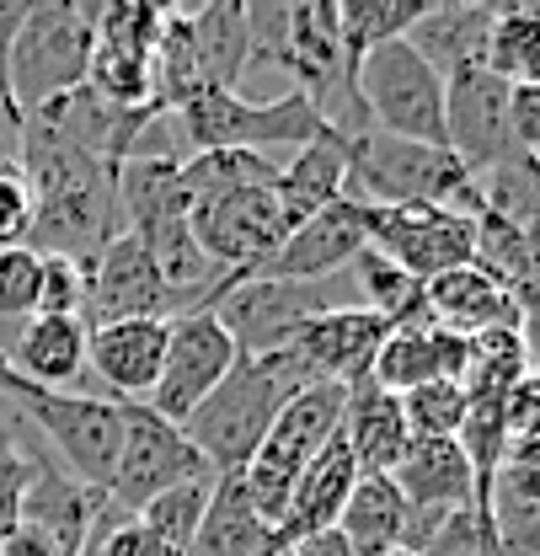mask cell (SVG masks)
Listing matches in <instances>:
<instances>
[{"label":"cell","mask_w":540,"mask_h":556,"mask_svg":"<svg viewBox=\"0 0 540 556\" xmlns=\"http://www.w3.org/2000/svg\"><path fill=\"white\" fill-rule=\"evenodd\" d=\"M27 396H33V386H27V380L11 369V358L0 353V402H5V407H22Z\"/></svg>","instance_id":"obj_47"},{"label":"cell","mask_w":540,"mask_h":556,"mask_svg":"<svg viewBox=\"0 0 540 556\" xmlns=\"http://www.w3.org/2000/svg\"><path fill=\"white\" fill-rule=\"evenodd\" d=\"M353 283H359V300L353 305H364V311H375L380 321H391V327H412V321H428V305H423V283L417 278H406L397 263H386L380 252H359L353 257Z\"/></svg>","instance_id":"obj_31"},{"label":"cell","mask_w":540,"mask_h":556,"mask_svg":"<svg viewBox=\"0 0 540 556\" xmlns=\"http://www.w3.org/2000/svg\"><path fill=\"white\" fill-rule=\"evenodd\" d=\"M177 305L166 294V283L155 274L150 252L139 236L108 241L91 263H86V327H108V321H172Z\"/></svg>","instance_id":"obj_15"},{"label":"cell","mask_w":540,"mask_h":556,"mask_svg":"<svg viewBox=\"0 0 540 556\" xmlns=\"http://www.w3.org/2000/svg\"><path fill=\"white\" fill-rule=\"evenodd\" d=\"M38 274H43V257L33 247L0 252V321L22 327L38 316Z\"/></svg>","instance_id":"obj_39"},{"label":"cell","mask_w":540,"mask_h":556,"mask_svg":"<svg viewBox=\"0 0 540 556\" xmlns=\"http://www.w3.org/2000/svg\"><path fill=\"white\" fill-rule=\"evenodd\" d=\"M91 556H161V546L139 530L129 514H118L113 525H102V546H91Z\"/></svg>","instance_id":"obj_43"},{"label":"cell","mask_w":540,"mask_h":556,"mask_svg":"<svg viewBox=\"0 0 540 556\" xmlns=\"http://www.w3.org/2000/svg\"><path fill=\"white\" fill-rule=\"evenodd\" d=\"M386 338H391V321H380L375 311L332 305V311L311 316L289 338V348H294V358L305 364V375L316 386H359V380H369L375 353H380Z\"/></svg>","instance_id":"obj_17"},{"label":"cell","mask_w":540,"mask_h":556,"mask_svg":"<svg viewBox=\"0 0 540 556\" xmlns=\"http://www.w3.org/2000/svg\"><path fill=\"white\" fill-rule=\"evenodd\" d=\"M193 33V60H199L203 91H241L247 65H252V38H247V5L214 0L183 11Z\"/></svg>","instance_id":"obj_27"},{"label":"cell","mask_w":540,"mask_h":556,"mask_svg":"<svg viewBox=\"0 0 540 556\" xmlns=\"http://www.w3.org/2000/svg\"><path fill=\"white\" fill-rule=\"evenodd\" d=\"M0 556H5V552H0Z\"/></svg>","instance_id":"obj_51"},{"label":"cell","mask_w":540,"mask_h":556,"mask_svg":"<svg viewBox=\"0 0 540 556\" xmlns=\"http://www.w3.org/2000/svg\"><path fill=\"white\" fill-rule=\"evenodd\" d=\"M27 11H33V0H0V91H5V54H11L16 27H22Z\"/></svg>","instance_id":"obj_46"},{"label":"cell","mask_w":540,"mask_h":556,"mask_svg":"<svg viewBox=\"0 0 540 556\" xmlns=\"http://www.w3.org/2000/svg\"><path fill=\"white\" fill-rule=\"evenodd\" d=\"M27 236H33V193H27V177H22V166H0V252L27 247Z\"/></svg>","instance_id":"obj_41"},{"label":"cell","mask_w":540,"mask_h":556,"mask_svg":"<svg viewBox=\"0 0 540 556\" xmlns=\"http://www.w3.org/2000/svg\"><path fill=\"white\" fill-rule=\"evenodd\" d=\"M16 413L54 444L70 482L108 497V482L118 471V450H124V402L80 396V391H33Z\"/></svg>","instance_id":"obj_8"},{"label":"cell","mask_w":540,"mask_h":556,"mask_svg":"<svg viewBox=\"0 0 540 556\" xmlns=\"http://www.w3.org/2000/svg\"><path fill=\"white\" fill-rule=\"evenodd\" d=\"M353 97H359L369 129L412 139V144H444V75L406 38L375 43L353 65Z\"/></svg>","instance_id":"obj_7"},{"label":"cell","mask_w":540,"mask_h":556,"mask_svg":"<svg viewBox=\"0 0 540 556\" xmlns=\"http://www.w3.org/2000/svg\"><path fill=\"white\" fill-rule=\"evenodd\" d=\"M364 247H369V236H364V204L359 199H338L332 208H322L305 225H294L278 241V252L252 278H268V283H322V278L348 274Z\"/></svg>","instance_id":"obj_16"},{"label":"cell","mask_w":540,"mask_h":556,"mask_svg":"<svg viewBox=\"0 0 540 556\" xmlns=\"http://www.w3.org/2000/svg\"><path fill=\"white\" fill-rule=\"evenodd\" d=\"M172 321H108L86 327V369L108 386V402H150L166 358Z\"/></svg>","instance_id":"obj_18"},{"label":"cell","mask_w":540,"mask_h":556,"mask_svg":"<svg viewBox=\"0 0 540 556\" xmlns=\"http://www.w3.org/2000/svg\"><path fill=\"white\" fill-rule=\"evenodd\" d=\"M406 519H412V508H406L402 486L391 477H364L359 471V482L348 492V508L338 519V535L353 556H391L402 552Z\"/></svg>","instance_id":"obj_28"},{"label":"cell","mask_w":540,"mask_h":556,"mask_svg":"<svg viewBox=\"0 0 540 556\" xmlns=\"http://www.w3.org/2000/svg\"><path fill=\"white\" fill-rule=\"evenodd\" d=\"M209 497H214V477H199V482H183L161 497H150L135 514V525L161 546V556H183L199 535L203 514H209Z\"/></svg>","instance_id":"obj_32"},{"label":"cell","mask_w":540,"mask_h":556,"mask_svg":"<svg viewBox=\"0 0 540 556\" xmlns=\"http://www.w3.org/2000/svg\"><path fill=\"white\" fill-rule=\"evenodd\" d=\"M273 199L284 208L289 230L305 225L311 214L332 208L338 199H348V139L327 129V135H316L311 144H300V150L278 166Z\"/></svg>","instance_id":"obj_23"},{"label":"cell","mask_w":540,"mask_h":556,"mask_svg":"<svg viewBox=\"0 0 540 556\" xmlns=\"http://www.w3.org/2000/svg\"><path fill=\"white\" fill-rule=\"evenodd\" d=\"M263 556H294V552H284V546H268V552H263Z\"/></svg>","instance_id":"obj_49"},{"label":"cell","mask_w":540,"mask_h":556,"mask_svg":"<svg viewBox=\"0 0 540 556\" xmlns=\"http://www.w3.org/2000/svg\"><path fill=\"white\" fill-rule=\"evenodd\" d=\"M406 508H476V477L455 439H412L402 466L391 471Z\"/></svg>","instance_id":"obj_25"},{"label":"cell","mask_w":540,"mask_h":556,"mask_svg":"<svg viewBox=\"0 0 540 556\" xmlns=\"http://www.w3.org/2000/svg\"><path fill=\"white\" fill-rule=\"evenodd\" d=\"M241 348L230 343V332L219 327L214 311H183L166 327V358H161V380L150 391V413L166 422H183L199 402L219 391V380L236 369Z\"/></svg>","instance_id":"obj_11"},{"label":"cell","mask_w":540,"mask_h":556,"mask_svg":"<svg viewBox=\"0 0 540 556\" xmlns=\"http://www.w3.org/2000/svg\"><path fill=\"white\" fill-rule=\"evenodd\" d=\"M273 177H278L273 155H258V150H199L183 161V188L193 204L241 193V188H268Z\"/></svg>","instance_id":"obj_34"},{"label":"cell","mask_w":540,"mask_h":556,"mask_svg":"<svg viewBox=\"0 0 540 556\" xmlns=\"http://www.w3.org/2000/svg\"><path fill=\"white\" fill-rule=\"evenodd\" d=\"M466 358H472V338H455L434 321H412V327H391V338L375 353V369L369 380L391 396H406L417 386H434V380H466Z\"/></svg>","instance_id":"obj_19"},{"label":"cell","mask_w":540,"mask_h":556,"mask_svg":"<svg viewBox=\"0 0 540 556\" xmlns=\"http://www.w3.org/2000/svg\"><path fill=\"white\" fill-rule=\"evenodd\" d=\"M472 188H476V214L487 208V214H498V219H508L519 230H530L540 219V161L525 155V150L503 155L487 172H476Z\"/></svg>","instance_id":"obj_30"},{"label":"cell","mask_w":540,"mask_h":556,"mask_svg":"<svg viewBox=\"0 0 540 556\" xmlns=\"http://www.w3.org/2000/svg\"><path fill=\"white\" fill-rule=\"evenodd\" d=\"M530 375V353L519 343V327H498L472 338V358H466V396H508L519 380Z\"/></svg>","instance_id":"obj_37"},{"label":"cell","mask_w":540,"mask_h":556,"mask_svg":"<svg viewBox=\"0 0 540 556\" xmlns=\"http://www.w3.org/2000/svg\"><path fill=\"white\" fill-rule=\"evenodd\" d=\"M536 161H540V155H536Z\"/></svg>","instance_id":"obj_50"},{"label":"cell","mask_w":540,"mask_h":556,"mask_svg":"<svg viewBox=\"0 0 540 556\" xmlns=\"http://www.w3.org/2000/svg\"><path fill=\"white\" fill-rule=\"evenodd\" d=\"M348 199L375 208L439 204L455 214H476L472 172L444 144H412L380 129L348 139Z\"/></svg>","instance_id":"obj_4"},{"label":"cell","mask_w":540,"mask_h":556,"mask_svg":"<svg viewBox=\"0 0 540 556\" xmlns=\"http://www.w3.org/2000/svg\"><path fill=\"white\" fill-rule=\"evenodd\" d=\"M487 70L508 86H540V5H498Z\"/></svg>","instance_id":"obj_33"},{"label":"cell","mask_w":540,"mask_h":556,"mask_svg":"<svg viewBox=\"0 0 540 556\" xmlns=\"http://www.w3.org/2000/svg\"><path fill=\"white\" fill-rule=\"evenodd\" d=\"M172 124H177V139H183L188 155H199V150H258V155H268L273 144L300 150L316 135H327V124H322V113L305 91H278V97L193 91L172 113Z\"/></svg>","instance_id":"obj_5"},{"label":"cell","mask_w":540,"mask_h":556,"mask_svg":"<svg viewBox=\"0 0 540 556\" xmlns=\"http://www.w3.org/2000/svg\"><path fill=\"white\" fill-rule=\"evenodd\" d=\"M472 268L503 283L508 294H519L530 278H536V263H530V236L498 214H472Z\"/></svg>","instance_id":"obj_35"},{"label":"cell","mask_w":540,"mask_h":556,"mask_svg":"<svg viewBox=\"0 0 540 556\" xmlns=\"http://www.w3.org/2000/svg\"><path fill=\"white\" fill-rule=\"evenodd\" d=\"M219 316V327L230 332V343L241 348V358H258V353H278L289 348V338L332 311L327 300V278L322 283H268V278H241V283H225L209 305Z\"/></svg>","instance_id":"obj_13"},{"label":"cell","mask_w":540,"mask_h":556,"mask_svg":"<svg viewBox=\"0 0 540 556\" xmlns=\"http://www.w3.org/2000/svg\"><path fill=\"white\" fill-rule=\"evenodd\" d=\"M353 482H359V466H353V455H348V444H342V433H338V439L305 466V477L294 482L289 508H284V519H278V530H273V546L289 552V546H305V541L338 530Z\"/></svg>","instance_id":"obj_20"},{"label":"cell","mask_w":540,"mask_h":556,"mask_svg":"<svg viewBox=\"0 0 540 556\" xmlns=\"http://www.w3.org/2000/svg\"><path fill=\"white\" fill-rule=\"evenodd\" d=\"M342 402H348V386H305L289 396V407L273 417L263 450L252 455V466L241 471V486H247V503L252 514L278 530L284 508H289V492L305 477V466L338 439L342 428Z\"/></svg>","instance_id":"obj_6"},{"label":"cell","mask_w":540,"mask_h":556,"mask_svg":"<svg viewBox=\"0 0 540 556\" xmlns=\"http://www.w3.org/2000/svg\"><path fill=\"white\" fill-rule=\"evenodd\" d=\"M38 316L86 321V263H75V257H43V274H38Z\"/></svg>","instance_id":"obj_40"},{"label":"cell","mask_w":540,"mask_h":556,"mask_svg":"<svg viewBox=\"0 0 540 556\" xmlns=\"http://www.w3.org/2000/svg\"><path fill=\"white\" fill-rule=\"evenodd\" d=\"M514 305H519V343L530 353V369L540 375V274L514 294Z\"/></svg>","instance_id":"obj_44"},{"label":"cell","mask_w":540,"mask_h":556,"mask_svg":"<svg viewBox=\"0 0 540 556\" xmlns=\"http://www.w3.org/2000/svg\"><path fill=\"white\" fill-rule=\"evenodd\" d=\"M428 11V0H342L338 22H342V49H348V65H359L375 43H391L406 38L412 22Z\"/></svg>","instance_id":"obj_36"},{"label":"cell","mask_w":540,"mask_h":556,"mask_svg":"<svg viewBox=\"0 0 540 556\" xmlns=\"http://www.w3.org/2000/svg\"><path fill=\"white\" fill-rule=\"evenodd\" d=\"M492 22H498V5H428L406 43L439 70V75H455V70L487 65V38H492Z\"/></svg>","instance_id":"obj_26"},{"label":"cell","mask_w":540,"mask_h":556,"mask_svg":"<svg viewBox=\"0 0 540 556\" xmlns=\"http://www.w3.org/2000/svg\"><path fill=\"white\" fill-rule=\"evenodd\" d=\"M5 358L33 391H70L86 375V321L33 316L16 327V343Z\"/></svg>","instance_id":"obj_24"},{"label":"cell","mask_w":540,"mask_h":556,"mask_svg":"<svg viewBox=\"0 0 540 556\" xmlns=\"http://www.w3.org/2000/svg\"><path fill=\"white\" fill-rule=\"evenodd\" d=\"M199 477L209 471H203L199 450L183 439V428L155 417L145 402H124V450H118V471L108 482V503L135 519L150 497L183 482H199Z\"/></svg>","instance_id":"obj_9"},{"label":"cell","mask_w":540,"mask_h":556,"mask_svg":"<svg viewBox=\"0 0 540 556\" xmlns=\"http://www.w3.org/2000/svg\"><path fill=\"white\" fill-rule=\"evenodd\" d=\"M97 11L80 0H33L5 54V97L22 118H38L60 97L80 91L97 49Z\"/></svg>","instance_id":"obj_3"},{"label":"cell","mask_w":540,"mask_h":556,"mask_svg":"<svg viewBox=\"0 0 540 556\" xmlns=\"http://www.w3.org/2000/svg\"><path fill=\"white\" fill-rule=\"evenodd\" d=\"M22 177L33 193V236L38 257H75L91 263L108 241H118L124 204H118V166L86 155L43 118H27L22 135Z\"/></svg>","instance_id":"obj_1"},{"label":"cell","mask_w":540,"mask_h":556,"mask_svg":"<svg viewBox=\"0 0 540 556\" xmlns=\"http://www.w3.org/2000/svg\"><path fill=\"white\" fill-rule=\"evenodd\" d=\"M316 386L305 375V364L294 358V348L258 353V358H236V369L219 380V391L199 402L183 417V439L199 450L209 477H241L252 466V455L263 450L273 417L289 407L294 391Z\"/></svg>","instance_id":"obj_2"},{"label":"cell","mask_w":540,"mask_h":556,"mask_svg":"<svg viewBox=\"0 0 540 556\" xmlns=\"http://www.w3.org/2000/svg\"><path fill=\"white\" fill-rule=\"evenodd\" d=\"M423 305H428V321L455 332V338H481V332H498V327H519L514 294L503 283H492L481 268H472V263L428 278Z\"/></svg>","instance_id":"obj_22"},{"label":"cell","mask_w":540,"mask_h":556,"mask_svg":"<svg viewBox=\"0 0 540 556\" xmlns=\"http://www.w3.org/2000/svg\"><path fill=\"white\" fill-rule=\"evenodd\" d=\"M444 144L466 172H487L519 144L508 135V80L487 65L444 75Z\"/></svg>","instance_id":"obj_14"},{"label":"cell","mask_w":540,"mask_h":556,"mask_svg":"<svg viewBox=\"0 0 540 556\" xmlns=\"http://www.w3.org/2000/svg\"><path fill=\"white\" fill-rule=\"evenodd\" d=\"M364 236H369V252H380L386 263H397L417 283L472 263V214H455V208L439 204H364Z\"/></svg>","instance_id":"obj_12"},{"label":"cell","mask_w":540,"mask_h":556,"mask_svg":"<svg viewBox=\"0 0 540 556\" xmlns=\"http://www.w3.org/2000/svg\"><path fill=\"white\" fill-rule=\"evenodd\" d=\"M22 135H27V118L0 91V166H22Z\"/></svg>","instance_id":"obj_45"},{"label":"cell","mask_w":540,"mask_h":556,"mask_svg":"<svg viewBox=\"0 0 540 556\" xmlns=\"http://www.w3.org/2000/svg\"><path fill=\"white\" fill-rule=\"evenodd\" d=\"M525 236H530V263H536V274H540V219L525 230Z\"/></svg>","instance_id":"obj_48"},{"label":"cell","mask_w":540,"mask_h":556,"mask_svg":"<svg viewBox=\"0 0 540 556\" xmlns=\"http://www.w3.org/2000/svg\"><path fill=\"white\" fill-rule=\"evenodd\" d=\"M188 225H193V241H199L203 257L225 278H236V283L258 274L278 252V241L289 236V219H284V208L273 199V182L268 188H241V193L203 199V204H193Z\"/></svg>","instance_id":"obj_10"},{"label":"cell","mask_w":540,"mask_h":556,"mask_svg":"<svg viewBox=\"0 0 540 556\" xmlns=\"http://www.w3.org/2000/svg\"><path fill=\"white\" fill-rule=\"evenodd\" d=\"M508 135L525 155H540V86H508Z\"/></svg>","instance_id":"obj_42"},{"label":"cell","mask_w":540,"mask_h":556,"mask_svg":"<svg viewBox=\"0 0 540 556\" xmlns=\"http://www.w3.org/2000/svg\"><path fill=\"white\" fill-rule=\"evenodd\" d=\"M342 444L353 455V466L364 477H391L402 466L406 444H412V428H406L402 396L380 391L375 380H359L348 386V402H342Z\"/></svg>","instance_id":"obj_21"},{"label":"cell","mask_w":540,"mask_h":556,"mask_svg":"<svg viewBox=\"0 0 540 556\" xmlns=\"http://www.w3.org/2000/svg\"><path fill=\"white\" fill-rule=\"evenodd\" d=\"M273 546V530L252 514L241 477H214V497L203 514L199 535L183 556H263Z\"/></svg>","instance_id":"obj_29"},{"label":"cell","mask_w":540,"mask_h":556,"mask_svg":"<svg viewBox=\"0 0 540 556\" xmlns=\"http://www.w3.org/2000/svg\"><path fill=\"white\" fill-rule=\"evenodd\" d=\"M466 407H472V396L455 380H434V386H417L402 396L412 439H455L461 422H466Z\"/></svg>","instance_id":"obj_38"}]
</instances>
